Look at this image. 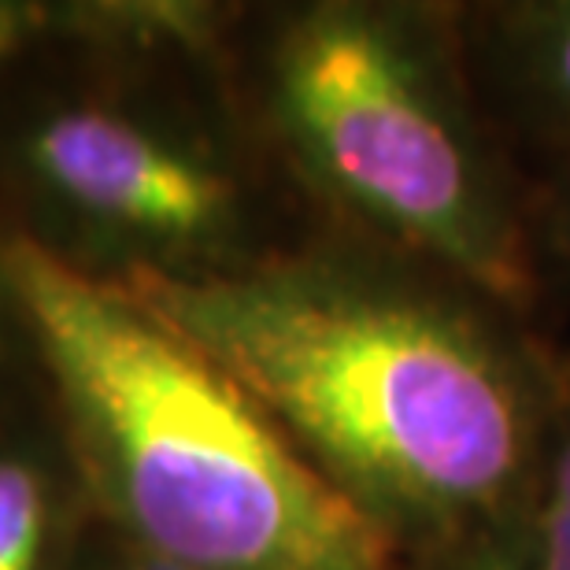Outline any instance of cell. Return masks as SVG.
<instances>
[{
    "instance_id": "6da1fadb",
    "label": "cell",
    "mask_w": 570,
    "mask_h": 570,
    "mask_svg": "<svg viewBox=\"0 0 570 570\" xmlns=\"http://www.w3.org/2000/svg\"><path fill=\"white\" fill-rule=\"evenodd\" d=\"M119 282L230 374L401 560L515 530L563 360L441 271L356 242Z\"/></svg>"
},
{
    "instance_id": "7a4b0ae2",
    "label": "cell",
    "mask_w": 570,
    "mask_h": 570,
    "mask_svg": "<svg viewBox=\"0 0 570 570\" xmlns=\"http://www.w3.org/2000/svg\"><path fill=\"white\" fill-rule=\"evenodd\" d=\"M0 267L130 549L189 570H404L275 419L119 278L33 237L8 242Z\"/></svg>"
},
{
    "instance_id": "3957f363",
    "label": "cell",
    "mask_w": 570,
    "mask_h": 570,
    "mask_svg": "<svg viewBox=\"0 0 570 570\" xmlns=\"http://www.w3.org/2000/svg\"><path fill=\"white\" fill-rule=\"evenodd\" d=\"M267 105L301 175L360 242L530 315L541 293L530 197L478 105L455 4L301 8L271 41Z\"/></svg>"
},
{
    "instance_id": "277c9868",
    "label": "cell",
    "mask_w": 570,
    "mask_h": 570,
    "mask_svg": "<svg viewBox=\"0 0 570 570\" xmlns=\"http://www.w3.org/2000/svg\"><path fill=\"white\" fill-rule=\"evenodd\" d=\"M30 156L67 204L145 248L141 267H234L226 248L245 226V189L193 141L122 111L71 108L33 134Z\"/></svg>"
},
{
    "instance_id": "5b68a950",
    "label": "cell",
    "mask_w": 570,
    "mask_h": 570,
    "mask_svg": "<svg viewBox=\"0 0 570 570\" xmlns=\"http://www.w3.org/2000/svg\"><path fill=\"white\" fill-rule=\"evenodd\" d=\"M455 19L489 127L570 159V0L455 4Z\"/></svg>"
},
{
    "instance_id": "8992f818",
    "label": "cell",
    "mask_w": 570,
    "mask_h": 570,
    "mask_svg": "<svg viewBox=\"0 0 570 570\" xmlns=\"http://www.w3.org/2000/svg\"><path fill=\"white\" fill-rule=\"evenodd\" d=\"M519 538L530 570H570V360H563L560 404Z\"/></svg>"
},
{
    "instance_id": "52a82bcc",
    "label": "cell",
    "mask_w": 570,
    "mask_h": 570,
    "mask_svg": "<svg viewBox=\"0 0 570 570\" xmlns=\"http://www.w3.org/2000/svg\"><path fill=\"white\" fill-rule=\"evenodd\" d=\"M49 504L30 463L0 460V570H41Z\"/></svg>"
},
{
    "instance_id": "ba28073f",
    "label": "cell",
    "mask_w": 570,
    "mask_h": 570,
    "mask_svg": "<svg viewBox=\"0 0 570 570\" xmlns=\"http://www.w3.org/2000/svg\"><path fill=\"white\" fill-rule=\"evenodd\" d=\"M404 570H530V563L515 527L500 533H478V538L444 544L438 552L415 556L404 563Z\"/></svg>"
},
{
    "instance_id": "9c48e42d",
    "label": "cell",
    "mask_w": 570,
    "mask_h": 570,
    "mask_svg": "<svg viewBox=\"0 0 570 570\" xmlns=\"http://www.w3.org/2000/svg\"><path fill=\"white\" fill-rule=\"evenodd\" d=\"M530 219L541 264H556L570 275V159L556 164L544 189L530 197Z\"/></svg>"
},
{
    "instance_id": "30bf717a",
    "label": "cell",
    "mask_w": 570,
    "mask_h": 570,
    "mask_svg": "<svg viewBox=\"0 0 570 570\" xmlns=\"http://www.w3.org/2000/svg\"><path fill=\"white\" fill-rule=\"evenodd\" d=\"M111 570H189V567H181V563H170V560H159V556H148L141 549H122V556L116 563H111Z\"/></svg>"
},
{
    "instance_id": "8fae6325",
    "label": "cell",
    "mask_w": 570,
    "mask_h": 570,
    "mask_svg": "<svg viewBox=\"0 0 570 570\" xmlns=\"http://www.w3.org/2000/svg\"><path fill=\"white\" fill-rule=\"evenodd\" d=\"M22 11L19 8H8V4H0V56H4L8 49H16V41H19V33H22Z\"/></svg>"
}]
</instances>
